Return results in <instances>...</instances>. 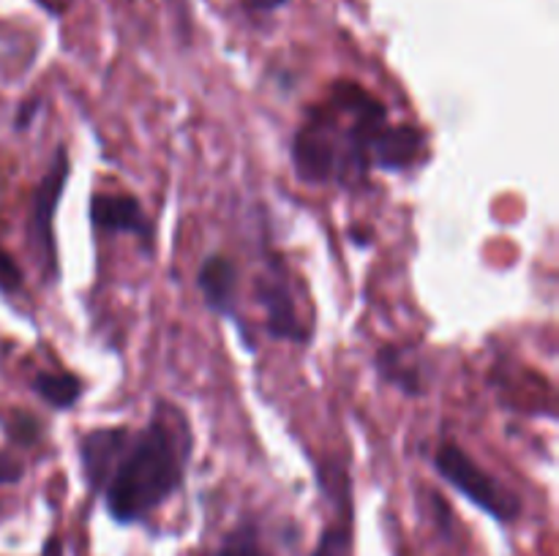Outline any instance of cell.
Returning <instances> with one entry per match:
<instances>
[{
    "label": "cell",
    "mask_w": 559,
    "mask_h": 556,
    "mask_svg": "<svg viewBox=\"0 0 559 556\" xmlns=\"http://www.w3.org/2000/svg\"><path fill=\"white\" fill-rule=\"evenodd\" d=\"M5 434L16 447H33L41 439V420L25 409H11L9 418L3 420Z\"/></svg>",
    "instance_id": "14"
},
{
    "label": "cell",
    "mask_w": 559,
    "mask_h": 556,
    "mask_svg": "<svg viewBox=\"0 0 559 556\" xmlns=\"http://www.w3.org/2000/svg\"><path fill=\"white\" fill-rule=\"evenodd\" d=\"M71 174V158L63 145L55 147L49 167L44 178L38 180L31 196V213H27V243L36 254L38 267H41L44 281L52 283L60 276L58 265V243H55V213H58L60 200H63L66 183Z\"/></svg>",
    "instance_id": "4"
},
{
    "label": "cell",
    "mask_w": 559,
    "mask_h": 556,
    "mask_svg": "<svg viewBox=\"0 0 559 556\" xmlns=\"http://www.w3.org/2000/svg\"><path fill=\"white\" fill-rule=\"evenodd\" d=\"M426 131L415 123H385L371 145V169L404 172L426 156Z\"/></svg>",
    "instance_id": "8"
},
{
    "label": "cell",
    "mask_w": 559,
    "mask_h": 556,
    "mask_svg": "<svg viewBox=\"0 0 559 556\" xmlns=\"http://www.w3.org/2000/svg\"><path fill=\"white\" fill-rule=\"evenodd\" d=\"M207 556H273L262 543V534L254 523H240L233 532L224 534L222 543Z\"/></svg>",
    "instance_id": "12"
},
{
    "label": "cell",
    "mask_w": 559,
    "mask_h": 556,
    "mask_svg": "<svg viewBox=\"0 0 559 556\" xmlns=\"http://www.w3.org/2000/svg\"><path fill=\"white\" fill-rule=\"evenodd\" d=\"M91 223L104 234H134L147 254L156 245V229L147 221L142 202L134 194H93Z\"/></svg>",
    "instance_id": "6"
},
{
    "label": "cell",
    "mask_w": 559,
    "mask_h": 556,
    "mask_svg": "<svg viewBox=\"0 0 559 556\" xmlns=\"http://www.w3.org/2000/svg\"><path fill=\"white\" fill-rule=\"evenodd\" d=\"M240 3H243V9L251 11V14H271V11L287 5L289 0H240Z\"/></svg>",
    "instance_id": "17"
},
{
    "label": "cell",
    "mask_w": 559,
    "mask_h": 556,
    "mask_svg": "<svg viewBox=\"0 0 559 556\" xmlns=\"http://www.w3.org/2000/svg\"><path fill=\"white\" fill-rule=\"evenodd\" d=\"M38 112V101H27L25 107L20 109V114H16V129H27L31 125V118Z\"/></svg>",
    "instance_id": "19"
},
{
    "label": "cell",
    "mask_w": 559,
    "mask_h": 556,
    "mask_svg": "<svg viewBox=\"0 0 559 556\" xmlns=\"http://www.w3.org/2000/svg\"><path fill=\"white\" fill-rule=\"evenodd\" d=\"M33 392L41 398L47 407L58 409V412H69L76 401L85 392V385L76 374L71 371H38L36 379H33Z\"/></svg>",
    "instance_id": "11"
},
{
    "label": "cell",
    "mask_w": 559,
    "mask_h": 556,
    "mask_svg": "<svg viewBox=\"0 0 559 556\" xmlns=\"http://www.w3.org/2000/svg\"><path fill=\"white\" fill-rule=\"evenodd\" d=\"M194 434L183 409L156 401L142 431H131L112 474L104 483V505L115 523H140L156 512L186 480Z\"/></svg>",
    "instance_id": "2"
},
{
    "label": "cell",
    "mask_w": 559,
    "mask_h": 556,
    "mask_svg": "<svg viewBox=\"0 0 559 556\" xmlns=\"http://www.w3.org/2000/svg\"><path fill=\"white\" fill-rule=\"evenodd\" d=\"M22 283H25V273H22V267L16 265L14 256L0 245V292L14 294L20 292Z\"/></svg>",
    "instance_id": "15"
},
{
    "label": "cell",
    "mask_w": 559,
    "mask_h": 556,
    "mask_svg": "<svg viewBox=\"0 0 559 556\" xmlns=\"http://www.w3.org/2000/svg\"><path fill=\"white\" fill-rule=\"evenodd\" d=\"M41 556H63V540H60L58 534L47 537V543H44L41 548Z\"/></svg>",
    "instance_id": "20"
},
{
    "label": "cell",
    "mask_w": 559,
    "mask_h": 556,
    "mask_svg": "<svg viewBox=\"0 0 559 556\" xmlns=\"http://www.w3.org/2000/svg\"><path fill=\"white\" fill-rule=\"evenodd\" d=\"M349 518H353V512H347L344 518L338 516L336 523L322 529L311 556H349V551H353V521Z\"/></svg>",
    "instance_id": "13"
},
{
    "label": "cell",
    "mask_w": 559,
    "mask_h": 556,
    "mask_svg": "<svg viewBox=\"0 0 559 556\" xmlns=\"http://www.w3.org/2000/svg\"><path fill=\"white\" fill-rule=\"evenodd\" d=\"M388 107L353 80H338L325 104L306 112L289 147L295 178L306 185H360L371 172V145Z\"/></svg>",
    "instance_id": "1"
},
{
    "label": "cell",
    "mask_w": 559,
    "mask_h": 556,
    "mask_svg": "<svg viewBox=\"0 0 559 556\" xmlns=\"http://www.w3.org/2000/svg\"><path fill=\"white\" fill-rule=\"evenodd\" d=\"M129 436V425H102V428H91L80 436V442H76V458H80L82 478L91 485V491L102 494L104 483L112 474Z\"/></svg>",
    "instance_id": "7"
},
{
    "label": "cell",
    "mask_w": 559,
    "mask_h": 556,
    "mask_svg": "<svg viewBox=\"0 0 559 556\" xmlns=\"http://www.w3.org/2000/svg\"><path fill=\"white\" fill-rule=\"evenodd\" d=\"M374 368L385 385L396 387L404 396L418 398L424 396V374L418 365L407 358V349L396 347V343H382L374 354Z\"/></svg>",
    "instance_id": "10"
},
{
    "label": "cell",
    "mask_w": 559,
    "mask_h": 556,
    "mask_svg": "<svg viewBox=\"0 0 559 556\" xmlns=\"http://www.w3.org/2000/svg\"><path fill=\"white\" fill-rule=\"evenodd\" d=\"M435 469L448 485L459 491L467 501H473L478 510L491 516L500 523H513L522 518V496L508 488L502 480L486 472L462 445L445 439L435 452Z\"/></svg>",
    "instance_id": "3"
},
{
    "label": "cell",
    "mask_w": 559,
    "mask_h": 556,
    "mask_svg": "<svg viewBox=\"0 0 559 556\" xmlns=\"http://www.w3.org/2000/svg\"><path fill=\"white\" fill-rule=\"evenodd\" d=\"M238 265L224 254L205 256L197 273V287H200L205 305L218 316L235 319L238 314Z\"/></svg>",
    "instance_id": "9"
},
{
    "label": "cell",
    "mask_w": 559,
    "mask_h": 556,
    "mask_svg": "<svg viewBox=\"0 0 559 556\" xmlns=\"http://www.w3.org/2000/svg\"><path fill=\"white\" fill-rule=\"evenodd\" d=\"M254 294L265 311V327L276 341L304 343L309 330L298 316V300L293 292V278H289L287 265L282 254H271L265 259V270L257 276Z\"/></svg>",
    "instance_id": "5"
},
{
    "label": "cell",
    "mask_w": 559,
    "mask_h": 556,
    "mask_svg": "<svg viewBox=\"0 0 559 556\" xmlns=\"http://www.w3.org/2000/svg\"><path fill=\"white\" fill-rule=\"evenodd\" d=\"M36 3L41 5L49 16H63V14H69L71 5H74L76 0H36Z\"/></svg>",
    "instance_id": "18"
},
{
    "label": "cell",
    "mask_w": 559,
    "mask_h": 556,
    "mask_svg": "<svg viewBox=\"0 0 559 556\" xmlns=\"http://www.w3.org/2000/svg\"><path fill=\"white\" fill-rule=\"evenodd\" d=\"M25 478V463L14 452L0 450V485H14Z\"/></svg>",
    "instance_id": "16"
}]
</instances>
